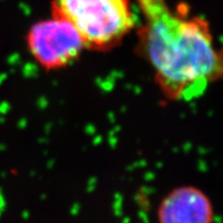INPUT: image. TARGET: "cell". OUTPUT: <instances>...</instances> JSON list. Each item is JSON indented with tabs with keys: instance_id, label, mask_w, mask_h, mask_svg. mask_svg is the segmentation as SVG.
Segmentation results:
<instances>
[{
	"instance_id": "obj_1",
	"label": "cell",
	"mask_w": 223,
	"mask_h": 223,
	"mask_svg": "<svg viewBox=\"0 0 223 223\" xmlns=\"http://www.w3.org/2000/svg\"><path fill=\"white\" fill-rule=\"evenodd\" d=\"M137 5L138 51L167 99L198 98L223 80V47L207 20L190 15L183 3L173 8L167 0H137Z\"/></svg>"
},
{
	"instance_id": "obj_2",
	"label": "cell",
	"mask_w": 223,
	"mask_h": 223,
	"mask_svg": "<svg viewBox=\"0 0 223 223\" xmlns=\"http://www.w3.org/2000/svg\"><path fill=\"white\" fill-rule=\"evenodd\" d=\"M51 16L72 25L86 50L116 48L136 27L129 0H52Z\"/></svg>"
},
{
	"instance_id": "obj_3",
	"label": "cell",
	"mask_w": 223,
	"mask_h": 223,
	"mask_svg": "<svg viewBox=\"0 0 223 223\" xmlns=\"http://www.w3.org/2000/svg\"><path fill=\"white\" fill-rule=\"evenodd\" d=\"M25 43L31 58L46 72L69 66L86 50L73 27L53 16L33 23L26 32Z\"/></svg>"
},
{
	"instance_id": "obj_4",
	"label": "cell",
	"mask_w": 223,
	"mask_h": 223,
	"mask_svg": "<svg viewBox=\"0 0 223 223\" xmlns=\"http://www.w3.org/2000/svg\"><path fill=\"white\" fill-rule=\"evenodd\" d=\"M157 217L159 223H213L214 211L201 189L182 186L162 199Z\"/></svg>"
}]
</instances>
